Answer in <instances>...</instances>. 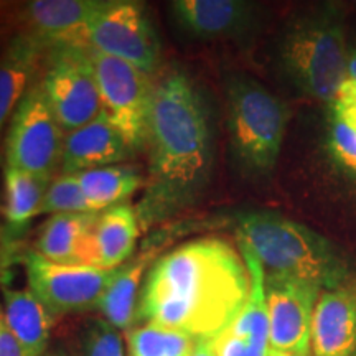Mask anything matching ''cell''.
<instances>
[{
  "label": "cell",
  "mask_w": 356,
  "mask_h": 356,
  "mask_svg": "<svg viewBox=\"0 0 356 356\" xmlns=\"http://www.w3.org/2000/svg\"><path fill=\"white\" fill-rule=\"evenodd\" d=\"M102 0H33L17 3L15 29L47 47L84 44V32ZM89 48V47H88Z\"/></svg>",
  "instance_id": "13"
},
{
  "label": "cell",
  "mask_w": 356,
  "mask_h": 356,
  "mask_svg": "<svg viewBox=\"0 0 356 356\" xmlns=\"http://www.w3.org/2000/svg\"><path fill=\"white\" fill-rule=\"evenodd\" d=\"M310 162L325 210L356 221V88L343 83L330 104L318 106Z\"/></svg>",
  "instance_id": "6"
},
{
  "label": "cell",
  "mask_w": 356,
  "mask_h": 356,
  "mask_svg": "<svg viewBox=\"0 0 356 356\" xmlns=\"http://www.w3.org/2000/svg\"><path fill=\"white\" fill-rule=\"evenodd\" d=\"M0 356H25L19 341L15 340L12 332L8 330L6 320H3L2 327H0Z\"/></svg>",
  "instance_id": "28"
},
{
  "label": "cell",
  "mask_w": 356,
  "mask_h": 356,
  "mask_svg": "<svg viewBox=\"0 0 356 356\" xmlns=\"http://www.w3.org/2000/svg\"><path fill=\"white\" fill-rule=\"evenodd\" d=\"M127 343L129 356H190L197 340L175 328L145 323L127 333Z\"/></svg>",
  "instance_id": "25"
},
{
  "label": "cell",
  "mask_w": 356,
  "mask_h": 356,
  "mask_svg": "<svg viewBox=\"0 0 356 356\" xmlns=\"http://www.w3.org/2000/svg\"><path fill=\"white\" fill-rule=\"evenodd\" d=\"M190 356H218L216 338H200Z\"/></svg>",
  "instance_id": "30"
},
{
  "label": "cell",
  "mask_w": 356,
  "mask_h": 356,
  "mask_svg": "<svg viewBox=\"0 0 356 356\" xmlns=\"http://www.w3.org/2000/svg\"><path fill=\"white\" fill-rule=\"evenodd\" d=\"M322 292L307 280L266 275L269 353L310 346L312 320Z\"/></svg>",
  "instance_id": "12"
},
{
  "label": "cell",
  "mask_w": 356,
  "mask_h": 356,
  "mask_svg": "<svg viewBox=\"0 0 356 356\" xmlns=\"http://www.w3.org/2000/svg\"><path fill=\"white\" fill-rule=\"evenodd\" d=\"M345 83L356 88V40L350 43L348 60H346V78Z\"/></svg>",
  "instance_id": "31"
},
{
  "label": "cell",
  "mask_w": 356,
  "mask_h": 356,
  "mask_svg": "<svg viewBox=\"0 0 356 356\" xmlns=\"http://www.w3.org/2000/svg\"><path fill=\"white\" fill-rule=\"evenodd\" d=\"M147 144L150 181L137 215L150 225L193 202L211 175V114L184 71H170L155 83Z\"/></svg>",
  "instance_id": "2"
},
{
  "label": "cell",
  "mask_w": 356,
  "mask_h": 356,
  "mask_svg": "<svg viewBox=\"0 0 356 356\" xmlns=\"http://www.w3.org/2000/svg\"><path fill=\"white\" fill-rule=\"evenodd\" d=\"M68 213H95L84 197L76 173L60 175L53 180L44 195L40 215H68Z\"/></svg>",
  "instance_id": "26"
},
{
  "label": "cell",
  "mask_w": 356,
  "mask_h": 356,
  "mask_svg": "<svg viewBox=\"0 0 356 356\" xmlns=\"http://www.w3.org/2000/svg\"><path fill=\"white\" fill-rule=\"evenodd\" d=\"M350 43L348 17L341 3L302 8L287 19L280 32V73L305 99L330 104L345 83Z\"/></svg>",
  "instance_id": "3"
},
{
  "label": "cell",
  "mask_w": 356,
  "mask_h": 356,
  "mask_svg": "<svg viewBox=\"0 0 356 356\" xmlns=\"http://www.w3.org/2000/svg\"><path fill=\"white\" fill-rule=\"evenodd\" d=\"M35 78L63 132L76 131L101 114L91 48L73 43L50 47Z\"/></svg>",
  "instance_id": "7"
},
{
  "label": "cell",
  "mask_w": 356,
  "mask_h": 356,
  "mask_svg": "<svg viewBox=\"0 0 356 356\" xmlns=\"http://www.w3.org/2000/svg\"><path fill=\"white\" fill-rule=\"evenodd\" d=\"M97 216L99 213L53 215L38 229L35 252L56 264L97 267Z\"/></svg>",
  "instance_id": "16"
},
{
  "label": "cell",
  "mask_w": 356,
  "mask_h": 356,
  "mask_svg": "<svg viewBox=\"0 0 356 356\" xmlns=\"http://www.w3.org/2000/svg\"><path fill=\"white\" fill-rule=\"evenodd\" d=\"M50 181L32 173L7 167L6 170V236L20 238L30 221L40 215Z\"/></svg>",
  "instance_id": "23"
},
{
  "label": "cell",
  "mask_w": 356,
  "mask_h": 356,
  "mask_svg": "<svg viewBox=\"0 0 356 356\" xmlns=\"http://www.w3.org/2000/svg\"><path fill=\"white\" fill-rule=\"evenodd\" d=\"M44 53L47 47L26 33L7 40L0 53V134L37 76Z\"/></svg>",
  "instance_id": "19"
},
{
  "label": "cell",
  "mask_w": 356,
  "mask_h": 356,
  "mask_svg": "<svg viewBox=\"0 0 356 356\" xmlns=\"http://www.w3.org/2000/svg\"><path fill=\"white\" fill-rule=\"evenodd\" d=\"M6 43H7V40H0V53H2L3 47H6Z\"/></svg>",
  "instance_id": "34"
},
{
  "label": "cell",
  "mask_w": 356,
  "mask_h": 356,
  "mask_svg": "<svg viewBox=\"0 0 356 356\" xmlns=\"http://www.w3.org/2000/svg\"><path fill=\"white\" fill-rule=\"evenodd\" d=\"M63 131L33 78L10 119L6 139L7 167L51 180L63 157Z\"/></svg>",
  "instance_id": "9"
},
{
  "label": "cell",
  "mask_w": 356,
  "mask_h": 356,
  "mask_svg": "<svg viewBox=\"0 0 356 356\" xmlns=\"http://www.w3.org/2000/svg\"><path fill=\"white\" fill-rule=\"evenodd\" d=\"M314 356H356V286L323 291L312 320Z\"/></svg>",
  "instance_id": "15"
},
{
  "label": "cell",
  "mask_w": 356,
  "mask_h": 356,
  "mask_svg": "<svg viewBox=\"0 0 356 356\" xmlns=\"http://www.w3.org/2000/svg\"><path fill=\"white\" fill-rule=\"evenodd\" d=\"M149 256H142L127 266L119 267L109 287L102 293L96 309L104 315L106 322L114 328L131 332L139 317L140 279L147 269Z\"/></svg>",
  "instance_id": "22"
},
{
  "label": "cell",
  "mask_w": 356,
  "mask_h": 356,
  "mask_svg": "<svg viewBox=\"0 0 356 356\" xmlns=\"http://www.w3.org/2000/svg\"><path fill=\"white\" fill-rule=\"evenodd\" d=\"M131 147L113 124L99 114L76 131L66 134L63 142L61 172L65 175L95 168L111 167L131 155Z\"/></svg>",
  "instance_id": "18"
},
{
  "label": "cell",
  "mask_w": 356,
  "mask_h": 356,
  "mask_svg": "<svg viewBox=\"0 0 356 356\" xmlns=\"http://www.w3.org/2000/svg\"><path fill=\"white\" fill-rule=\"evenodd\" d=\"M29 289L53 317L96 309L118 269L95 266H65L29 251L22 257Z\"/></svg>",
  "instance_id": "11"
},
{
  "label": "cell",
  "mask_w": 356,
  "mask_h": 356,
  "mask_svg": "<svg viewBox=\"0 0 356 356\" xmlns=\"http://www.w3.org/2000/svg\"><path fill=\"white\" fill-rule=\"evenodd\" d=\"M84 356H126L122 340L106 320H92L83 337Z\"/></svg>",
  "instance_id": "27"
},
{
  "label": "cell",
  "mask_w": 356,
  "mask_h": 356,
  "mask_svg": "<svg viewBox=\"0 0 356 356\" xmlns=\"http://www.w3.org/2000/svg\"><path fill=\"white\" fill-rule=\"evenodd\" d=\"M84 197L91 210L101 213L126 200L142 185V177L134 167L111 165L76 173Z\"/></svg>",
  "instance_id": "24"
},
{
  "label": "cell",
  "mask_w": 356,
  "mask_h": 356,
  "mask_svg": "<svg viewBox=\"0 0 356 356\" xmlns=\"http://www.w3.org/2000/svg\"><path fill=\"white\" fill-rule=\"evenodd\" d=\"M251 292L243 256L222 238H200L159 257L140 292L139 320L200 338H218Z\"/></svg>",
  "instance_id": "1"
},
{
  "label": "cell",
  "mask_w": 356,
  "mask_h": 356,
  "mask_svg": "<svg viewBox=\"0 0 356 356\" xmlns=\"http://www.w3.org/2000/svg\"><path fill=\"white\" fill-rule=\"evenodd\" d=\"M3 300V320L19 341L25 356L47 353L53 315L30 289H12L0 284Z\"/></svg>",
  "instance_id": "20"
},
{
  "label": "cell",
  "mask_w": 356,
  "mask_h": 356,
  "mask_svg": "<svg viewBox=\"0 0 356 356\" xmlns=\"http://www.w3.org/2000/svg\"><path fill=\"white\" fill-rule=\"evenodd\" d=\"M226 118L231 157L251 181H266L277 168L292 111L284 99L249 76L226 86Z\"/></svg>",
  "instance_id": "5"
},
{
  "label": "cell",
  "mask_w": 356,
  "mask_h": 356,
  "mask_svg": "<svg viewBox=\"0 0 356 356\" xmlns=\"http://www.w3.org/2000/svg\"><path fill=\"white\" fill-rule=\"evenodd\" d=\"M91 50L127 61L150 74L160 63V42L145 7L131 0L104 2L84 32Z\"/></svg>",
  "instance_id": "10"
},
{
  "label": "cell",
  "mask_w": 356,
  "mask_h": 356,
  "mask_svg": "<svg viewBox=\"0 0 356 356\" xmlns=\"http://www.w3.org/2000/svg\"><path fill=\"white\" fill-rule=\"evenodd\" d=\"M43 356H73L68 350L63 348V346H56V348L48 350Z\"/></svg>",
  "instance_id": "33"
},
{
  "label": "cell",
  "mask_w": 356,
  "mask_h": 356,
  "mask_svg": "<svg viewBox=\"0 0 356 356\" xmlns=\"http://www.w3.org/2000/svg\"><path fill=\"white\" fill-rule=\"evenodd\" d=\"M91 61L101 97V114L139 150L149 139L154 88L150 76L127 61L91 50Z\"/></svg>",
  "instance_id": "8"
},
{
  "label": "cell",
  "mask_w": 356,
  "mask_h": 356,
  "mask_svg": "<svg viewBox=\"0 0 356 356\" xmlns=\"http://www.w3.org/2000/svg\"><path fill=\"white\" fill-rule=\"evenodd\" d=\"M2 323H3V315L0 314V327H2Z\"/></svg>",
  "instance_id": "35"
},
{
  "label": "cell",
  "mask_w": 356,
  "mask_h": 356,
  "mask_svg": "<svg viewBox=\"0 0 356 356\" xmlns=\"http://www.w3.org/2000/svg\"><path fill=\"white\" fill-rule=\"evenodd\" d=\"M236 238L256 256L266 275L307 280L322 291L353 282V261L346 249L291 218L246 213L238 220Z\"/></svg>",
  "instance_id": "4"
},
{
  "label": "cell",
  "mask_w": 356,
  "mask_h": 356,
  "mask_svg": "<svg viewBox=\"0 0 356 356\" xmlns=\"http://www.w3.org/2000/svg\"><path fill=\"white\" fill-rule=\"evenodd\" d=\"M15 12L17 3L0 2V40H7V35L15 29Z\"/></svg>",
  "instance_id": "29"
},
{
  "label": "cell",
  "mask_w": 356,
  "mask_h": 356,
  "mask_svg": "<svg viewBox=\"0 0 356 356\" xmlns=\"http://www.w3.org/2000/svg\"><path fill=\"white\" fill-rule=\"evenodd\" d=\"M139 238V215L131 204L122 203L101 211L97 216L95 239L97 267L114 270L132 256Z\"/></svg>",
  "instance_id": "21"
},
{
  "label": "cell",
  "mask_w": 356,
  "mask_h": 356,
  "mask_svg": "<svg viewBox=\"0 0 356 356\" xmlns=\"http://www.w3.org/2000/svg\"><path fill=\"white\" fill-rule=\"evenodd\" d=\"M170 6L181 29L203 40L241 37L254 25L257 10L243 0H177Z\"/></svg>",
  "instance_id": "17"
},
{
  "label": "cell",
  "mask_w": 356,
  "mask_h": 356,
  "mask_svg": "<svg viewBox=\"0 0 356 356\" xmlns=\"http://www.w3.org/2000/svg\"><path fill=\"white\" fill-rule=\"evenodd\" d=\"M239 251L251 279V292L241 314L216 338L218 356H267L269 314L266 302V273L248 248L239 246Z\"/></svg>",
  "instance_id": "14"
},
{
  "label": "cell",
  "mask_w": 356,
  "mask_h": 356,
  "mask_svg": "<svg viewBox=\"0 0 356 356\" xmlns=\"http://www.w3.org/2000/svg\"><path fill=\"white\" fill-rule=\"evenodd\" d=\"M267 356H312V348L307 346V348L292 351H275V353H267Z\"/></svg>",
  "instance_id": "32"
}]
</instances>
